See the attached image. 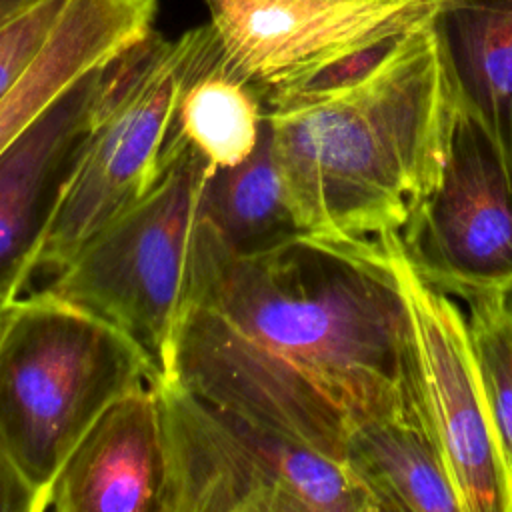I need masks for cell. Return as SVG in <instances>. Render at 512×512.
Segmentation results:
<instances>
[{"mask_svg": "<svg viewBox=\"0 0 512 512\" xmlns=\"http://www.w3.org/2000/svg\"><path fill=\"white\" fill-rule=\"evenodd\" d=\"M198 36V26L176 40L152 28L104 66L90 136L28 260L20 296L52 280L92 234L156 184Z\"/></svg>", "mask_w": 512, "mask_h": 512, "instance_id": "cell-4", "label": "cell"}, {"mask_svg": "<svg viewBox=\"0 0 512 512\" xmlns=\"http://www.w3.org/2000/svg\"><path fill=\"white\" fill-rule=\"evenodd\" d=\"M144 350L104 318L32 290L0 338V442L44 496L70 452L118 398L156 386Z\"/></svg>", "mask_w": 512, "mask_h": 512, "instance_id": "cell-3", "label": "cell"}, {"mask_svg": "<svg viewBox=\"0 0 512 512\" xmlns=\"http://www.w3.org/2000/svg\"><path fill=\"white\" fill-rule=\"evenodd\" d=\"M0 512H42L38 490L0 442Z\"/></svg>", "mask_w": 512, "mask_h": 512, "instance_id": "cell-19", "label": "cell"}, {"mask_svg": "<svg viewBox=\"0 0 512 512\" xmlns=\"http://www.w3.org/2000/svg\"><path fill=\"white\" fill-rule=\"evenodd\" d=\"M198 48L182 84L170 138L190 146L212 168L244 162L266 122L262 94L222 58L214 28L198 26Z\"/></svg>", "mask_w": 512, "mask_h": 512, "instance_id": "cell-14", "label": "cell"}, {"mask_svg": "<svg viewBox=\"0 0 512 512\" xmlns=\"http://www.w3.org/2000/svg\"><path fill=\"white\" fill-rule=\"evenodd\" d=\"M450 290L460 296L466 308L472 350L506 472L512 512V286Z\"/></svg>", "mask_w": 512, "mask_h": 512, "instance_id": "cell-17", "label": "cell"}, {"mask_svg": "<svg viewBox=\"0 0 512 512\" xmlns=\"http://www.w3.org/2000/svg\"><path fill=\"white\" fill-rule=\"evenodd\" d=\"M104 66L82 76L0 152V290L14 298L90 136Z\"/></svg>", "mask_w": 512, "mask_h": 512, "instance_id": "cell-10", "label": "cell"}, {"mask_svg": "<svg viewBox=\"0 0 512 512\" xmlns=\"http://www.w3.org/2000/svg\"><path fill=\"white\" fill-rule=\"evenodd\" d=\"M166 448L156 386L110 404L44 496V512H164Z\"/></svg>", "mask_w": 512, "mask_h": 512, "instance_id": "cell-11", "label": "cell"}, {"mask_svg": "<svg viewBox=\"0 0 512 512\" xmlns=\"http://www.w3.org/2000/svg\"><path fill=\"white\" fill-rule=\"evenodd\" d=\"M462 108L488 132L512 182V0H434Z\"/></svg>", "mask_w": 512, "mask_h": 512, "instance_id": "cell-13", "label": "cell"}, {"mask_svg": "<svg viewBox=\"0 0 512 512\" xmlns=\"http://www.w3.org/2000/svg\"><path fill=\"white\" fill-rule=\"evenodd\" d=\"M14 302L16 298L4 290H0V338H2V332L8 324V318H10V312L14 308Z\"/></svg>", "mask_w": 512, "mask_h": 512, "instance_id": "cell-21", "label": "cell"}, {"mask_svg": "<svg viewBox=\"0 0 512 512\" xmlns=\"http://www.w3.org/2000/svg\"><path fill=\"white\" fill-rule=\"evenodd\" d=\"M392 266L404 292L418 388L430 430L452 478L460 512H510L508 482L492 430L466 308L396 248Z\"/></svg>", "mask_w": 512, "mask_h": 512, "instance_id": "cell-8", "label": "cell"}, {"mask_svg": "<svg viewBox=\"0 0 512 512\" xmlns=\"http://www.w3.org/2000/svg\"><path fill=\"white\" fill-rule=\"evenodd\" d=\"M204 2L224 62L264 104L382 50L432 8V0Z\"/></svg>", "mask_w": 512, "mask_h": 512, "instance_id": "cell-7", "label": "cell"}, {"mask_svg": "<svg viewBox=\"0 0 512 512\" xmlns=\"http://www.w3.org/2000/svg\"><path fill=\"white\" fill-rule=\"evenodd\" d=\"M42 0H0V28Z\"/></svg>", "mask_w": 512, "mask_h": 512, "instance_id": "cell-20", "label": "cell"}, {"mask_svg": "<svg viewBox=\"0 0 512 512\" xmlns=\"http://www.w3.org/2000/svg\"><path fill=\"white\" fill-rule=\"evenodd\" d=\"M198 214L236 252H258L302 232L284 196L268 122L244 162L230 168L208 166Z\"/></svg>", "mask_w": 512, "mask_h": 512, "instance_id": "cell-16", "label": "cell"}, {"mask_svg": "<svg viewBox=\"0 0 512 512\" xmlns=\"http://www.w3.org/2000/svg\"><path fill=\"white\" fill-rule=\"evenodd\" d=\"M158 0H66L46 44L0 100V152L56 98L154 28Z\"/></svg>", "mask_w": 512, "mask_h": 512, "instance_id": "cell-12", "label": "cell"}, {"mask_svg": "<svg viewBox=\"0 0 512 512\" xmlns=\"http://www.w3.org/2000/svg\"><path fill=\"white\" fill-rule=\"evenodd\" d=\"M206 170L196 150L170 138L164 170L148 194L92 234L52 280L36 288L130 336L160 382L168 378Z\"/></svg>", "mask_w": 512, "mask_h": 512, "instance_id": "cell-6", "label": "cell"}, {"mask_svg": "<svg viewBox=\"0 0 512 512\" xmlns=\"http://www.w3.org/2000/svg\"><path fill=\"white\" fill-rule=\"evenodd\" d=\"M346 462L380 512H460L442 452L426 420L382 418L348 442Z\"/></svg>", "mask_w": 512, "mask_h": 512, "instance_id": "cell-15", "label": "cell"}, {"mask_svg": "<svg viewBox=\"0 0 512 512\" xmlns=\"http://www.w3.org/2000/svg\"><path fill=\"white\" fill-rule=\"evenodd\" d=\"M458 92L432 8L356 70L266 102L302 232L404 248L436 190Z\"/></svg>", "mask_w": 512, "mask_h": 512, "instance_id": "cell-2", "label": "cell"}, {"mask_svg": "<svg viewBox=\"0 0 512 512\" xmlns=\"http://www.w3.org/2000/svg\"><path fill=\"white\" fill-rule=\"evenodd\" d=\"M404 252L448 288L512 286V182L492 138L462 104L440 182Z\"/></svg>", "mask_w": 512, "mask_h": 512, "instance_id": "cell-9", "label": "cell"}, {"mask_svg": "<svg viewBox=\"0 0 512 512\" xmlns=\"http://www.w3.org/2000/svg\"><path fill=\"white\" fill-rule=\"evenodd\" d=\"M66 0H42L0 28V100L46 44Z\"/></svg>", "mask_w": 512, "mask_h": 512, "instance_id": "cell-18", "label": "cell"}, {"mask_svg": "<svg viewBox=\"0 0 512 512\" xmlns=\"http://www.w3.org/2000/svg\"><path fill=\"white\" fill-rule=\"evenodd\" d=\"M392 252L308 232L236 252L198 214L168 378L342 462L374 420L428 422Z\"/></svg>", "mask_w": 512, "mask_h": 512, "instance_id": "cell-1", "label": "cell"}, {"mask_svg": "<svg viewBox=\"0 0 512 512\" xmlns=\"http://www.w3.org/2000/svg\"><path fill=\"white\" fill-rule=\"evenodd\" d=\"M164 512H380L348 466L216 406L176 380L156 384Z\"/></svg>", "mask_w": 512, "mask_h": 512, "instance_id": "cell-5", "label": "cell"}]
</instances>
